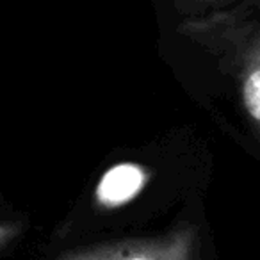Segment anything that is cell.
<instances>
[{"label":"cell","mask_w":260,"mask_h":260,"mask_svg":"<svg viewBox=\"0 0 260 260\" xmlns=\"http://www.w3.org/2000/svg\"><path fill=\"white\" fill-rule=\"evenodd\" d=\"M180 30L232 66L242 107L260 134V0L189 20Z\"/></svg>","instance_id":"obj_1"},{"label":"cell","mask_w":260,"mask_h":260,"mask_svg":"<svg viewBox=\"0 0 260 260\" xmlns=\"http://www.w3.org/2000/svg\"><path fill=\"white\" fill-rule=\"evenodd\" d=\"M185 4L194 6V8H210V6H221L226 4L228 0H182Z\"/></svg>","instance_id":"obj_4"},{"label":"cell","mask_w":260,"mask_h":260,"mask_svg":"<svg viewBox=\"0 0 260 260\" xmlns=\"http://www.w3.org/2000/svg\"><path fill=\"white\" fill-rule=\"evenodd\" d=\"M146 184V171L138 164H121L104 175L98 185V200L105 207H116L128 202Z\"/></svg>","instance_id":"obj_3"},{"label":"cell","mask_w":260,"mask_h":260,"mask_svg":"<svg viewBox=\"0 0 260 260\" xmlns=\"http://www.w3.org/2000/svg\"><path fill=\"white\" fill-rule=\"evenodd\" d=\"M198 232L180 224L155 237L100 242L64 253L59 260H196Z\"/></svg>","instance_id":"obj_2"}]
</instances>
